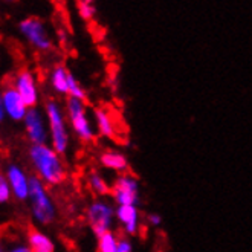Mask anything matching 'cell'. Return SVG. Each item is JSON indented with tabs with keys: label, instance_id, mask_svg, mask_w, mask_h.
Returning <instances> with one entry per match:
<instances>
[{
	"label": "cell",
	"instance_id": "obj_25",
	"mask_svg": "<svg viewBox=\"0 0 252 252\" xmlns=\"http://www.w3.org/2000/svg\"><path fill=\"white\" fill-rule=\"evenodd\" d=\"M6 120L5 116V110H3V101H2V89H0V124Z\"/></svg>",
	"mask_w": 252,
	"mask_h": 252
},
{
	"label": "cell",
	"instance_id": "obj_9",
	"mask_svg": "<svg viewBox=\"0 0 252 252\" xmlns=\"http://www.w3.org/2000/svg\"><path fill=\"white\" fill-rule=\"evenodd\" d=\"M23 128L28 141L31 145H43L49 141V127L44 110L40 107L29 109L25 120H23Z\"/></svg>",
	"mask_w": 252,
	"mask_h": 252
},
{
	"label": "cell",
	"instance_id": "obj_14",
	"mask_svg": "<svg viewBox=\"0 0 252 252\" xmlns=\"http://www.w3.org/2000/svg\"><path fill=\"white\" fill-rule=\"evenodd\" d=\"M69 77H70V72L67 70V67L64 64H55L49 70L48 81H49L51 89L57 95L67 96V94H69Z\"/></svg>",
	"mask_w": 252,
	"mask_h": 252
},
{
	"label": "cell",
	"instance_id": "obj_22",
	"mask_svg": "<svg viewBox=\"0 0 252 252\" xmlns=\"http://www.w3.org/2000/svg\"><path fill=\"white\" fill-rule=\"evenodd\" d=\"M116 252H133V243L130 240V237H120Z\"/></svg>",
	"mask_w": 252,
	"mask_h": 252
},
{
	"label": "cell",
	"instance_id": "obj_12",
	"mask_svg": "<svg viewBox=\"0 0 252 252\" xmlns=\"http://www.w3.org/2000/svg\"><path fill=\"white\" fill-rule=\"evenodd\" d=\"M115 219L118 223L121 225L123 232L126 237H133L136 235L141 229V213L139 206H116L115 210Z\"/></svg>",
	"mask_w": 252,
	"mask_h": 252
},
{
	"label": "cell",
	"instance_id": "obj_8",
	"mask_svg": "<svg viewBox=\"0 0 252 252\" xmlns=\"http://www.w3.org/2000/svg\"><path fill=\"white\" fill-rule=\"evenodd\" d=\"M16 92L20 95L28 109L38 107L40 104V89L35 73L29 69H20L12 78V84Z\"/></svg>",
	"mask_w": 252,
	"mask_h": 252
},
{
	"label": "cell",
	"instance_id": "obj_3",
	"mask_svg": "<svg viewBox=\"0 0 252 252\" xmlns=\"http://www.w3.org/2000/svg\"><path fill=\"white\" fill-rule=\"evenodd\" d=\"M29 210L37 225L48 226L57 219V205L51 196L48 187L37 176H31L29 182Z\"/></svg>",
	"mask_w": 252,
	"mask_h": 252
},
{
	"label": "cell",
	"instance_id": "obj_20",
	"mask_svg": "<svg viewBox=\"0 0 252 252\" xmlns=\"http://www.w3.org/2000/svg\"><path fill=\"white\" fill-rule=\"evenodd\" d=\"M67 98H75V99H81L86 101V91L83 89V86L80 84V81L77 80V77L73 75L70 72V77H69V94Z\"/></svg>",
	"mask_w": 252,
	"mask_h": 252
},
{
	"label": "cell",
	"instance_id": "obj_23",
	"mask_svg": "<svg viewBox=\"0 0 252 252\" xmlns=\"http://www.w3.org/2000/svg\"><path fill=\"white\" fill-rule=\"evenodd\" d=\"M147 223L150 225V226H153V228H159L162 225V217H160V214H158V213L148 214L147 216Z\"/></svg>",
	"mask_w": 252,
	"mask_h": 252
},
{
	"label": "cell",
	"instance_id": "obj_4",
	"mask_svg": "<svg viewBox=\"0 0 252 252\" xmlns=\"http://www.w3.org/2000/svg\"><path fill=\"white\" fill-rule=\"evenodd\" d=\"M64 113H66L70 130L81 142L89 144L96 138L98 133H96L95 124L91 120V115L87 112L86 101L67 98L64 104Z\"/></svg>",
	"mask_w": 252,
	"mask_h": 252
},
{
	"label": "cell",
	"instance_id": "obj_6",
	"mask_svg": "<svg viewBox=\"0 0 252 252\" xmlns=\"http://www.w3.org/2000/svg\"><path fill=\"white\" fill-rule=\"evenodd\" d=\"M115 210H116V206H113L106 199H94L87 205L86 221L96 237L113 231V225L116 220Z\"/></svg>",
	"mask_w": 252,
	"mask_h": 252
},
{
	"label": "cell",
	"instance_id": "obj_16",
	"mask_svg": "<svg viewBox=\"0 0 252 252\" xmlns=\"http://www.w3.org/2000/svg\"><path fill=\"white\" fill-rule=\"evenodd\" d=\"M99 164L115 173L124 174L128 170V160L124 153L118 150H106L99 155Z\"/></svg>",
	"mask_w": 252,
	"mask_h": 252
},
{
	"label": "cell",
	"instance_id": "obj_27",
	"mask_svg": "<svg viewBox=\"0 0 252 252\" xmlns=\"http://www.w3.org/2000/svg\"><path fill=\"white\" fill-rule=\"evenodd\" d=\"M158 252H165V251H158Z\"/></svg>",
	"mask_w": 252,
	"mask_h": 252
},
{
	"label": "cell",
	"instance_id": "obj_1",
	"mask_svg": "<svg viewBox=\"0 0 252 252\" xmlns=\"http://www.w3.org/2000/svg\"><path fill=\"white\" fill-rule=\"evenodd\" d=\"M28 158L35 176L46 187H58L66 181L67 170L64 160L49 144L31 145L28 150Z\"/></svg>",
	"mask_w": 252,
	"mask_h": 252
},
{
	"label": "cell",
	"instance_id": "obj_7",
	"mask_svg": "<svg viewBox=\"0 0 252 252\" xmlns=\"http://www.w3.org/2000/svg\"><path fill=\"white\" fill-rule=\"evenodd\" d=\"M110 194L116 206H138L141 202V184L138 177L130 173L118 174L112 185Z\"/></svg>",
	"mask_w": 252,
	"mask_h": 252
},
{
	"label": "cell",
	"instance_id": "obj_26",
	"mask_svg": "<svg viewBox=\"0 0 252 252\" xmlns=\"http://www.w3.org/2000/svg\"><path fill=\"white\" fill-rule=\"evenodd\" d=\"M0 252H6V251L3 249V246H2V242H0Z\"/></svg>",
	"mask_w": 252,
	"mask_h": 252
},
{
	"label": "cell",
	"instance_id": "obj_21",
	"mask_svg": "<svg viewBox=\"0 0 252 252\" xmlns=\"http://www.w3.org/2000/svg\"><path fill=\"white\" fill-rule=\"evenodd\" d=\"M12 197V191L8 184V179L5 174H0V205H5L11 200Z\"/></svg>",
	"mask_w": 252,
	"mask_h": 252
},
{
	"label": "cell",
	"instance_id": "obj_10",
	"mask_svg": "<svg viewBox=\"0 0 252 252\" xmlns=\"http://www.w3.org/2000/svg\"><path fill=\"white\" fill-rule=\"evenodd\" d=\"M5 177L8 179V184L11 187L12 197L20 202L28 200L31 176L26 173V170L19 164H9L5 170Z\"/></svg>",
	"mask_w": 252,
	"mask_h": 252
},
{
	"label": "cell",
	"instance_id": "obj_24",
	"mask_svg": "<svg viewBox=\"0 0 252 252\" xmlns=\"http://www.w3.org/2000/svg\"><path fill=\"white\" fill-rule=\"evenodd\" d=\"M6 252H31V249L28 248L26 243H16V245L9 246Z\"/></svg>",
	"mask_w": 252,
	"mask_h": 252
},
{
	"label": "cell",
	"instance_id": "obj_18",
	"mask_svg": "<svg viewBox=\"0 0 252 252\" xmlns=\"http://www.w3.org/2000/svg\"><path fill=\"white\" fill-rule=\"evenodd\" d=\"M118 237L113 231L106 232L98 237V245H96V251L98 252H116L118 251Z\"/></svg>",
	"mask_w": 252,
	"mask_h": 252
},
{
	"label": "cell",
	"instance_id": "obj_15",
	"mask_svg": "<svg viewBox=\"0 0 252 252\" xmlns=\"http://www.w3.org/2000/svg\"><path fill=\"white\" fill-rule=\"evenodd\" d=\"M26 245L31 249V252H55V242L52 237L43 232L41 229H31L26 235Z\"/></svg>",
	"mask_w": 252,
	"mask_h": 252
},
{
	"label": "cell",
	"instance_id": "obj_19",
	"mask_svg": "<svg viewBox=\"0 0 252 252\" xmlns=\"http://www.w3.org/2000/svg\"><path fill=\"white\" fill-rule=\"evenodd\" d=\"M77 12L84 22H94L98 14V8L91 0H80L77 3Z\"/></svg>",
	"mask_w": 252,
	"mask_h": 252
},
{
	"label": "cell",
	"instance_id": "obj_13",
	"mask_svg": "<svg viewBox=\"0 0 252 252\" xmlns=\"http://www.w3.org/2000/svg\"><path fill=\"white\" fill-rule=\"evenodd\" d=\"M94 118H95V128L96 133L102 138L113 139L116 138V124L113 120V115L107 107H96L94 110Z\"/></svg>",
	"mask_w": 252,
	"mask_h": 252
},
{
	"label": "cell",
	"instance_id": "obj_2",
	"mask_svg": "<svg viewBox=\"0 0 252 252\" xmlns=\"http://www.w3.org/2000/svg\"><path fill=\"white\" fill-rule=\"evenodd\" d=\"M44 115L49 127V145L58 155H66L70 147V127L62 104L55 99L44 102Z\"/></svg>",
	"mask_w": 252,
	"mask_h": 252
},
{
	"label": "cell",
	"instance_id": "obj_11",
	"mask_svg": "<svg viewBox=\"0 0 252 252\" xmlns=\"http://www.w3.org/2000/svg\"><path fill=\"white\" fill-rule=\"evenodd\" d=\"M2 101H3V110L6 120L14 121V123H23L25 116L28 113V107L20 98V95L16 92L11 84L5 86L2 89Z\"/></svg>",
	"mask_w": 252,
	"mask_h": 252
},
{
	"label": "cell",
	"instance_id": "obj_5",
	"mask_svg": "<svg viewBox=\"0 0 252 252\" xmlns=\"http://www.w3.org/2000/svg\"><path fill=\"white\" fill-rule=\"evenodd\" d=\"M19 32L23 40L37 52H49L54 48V38L48 25L40 17H26L19 23Z\"/></svg>",
	"mask_w": 252,
	"mask_h": 252
},
{
	"label": "cell",
	"instance_id": "obj_17",
	"mask_svg": "<svg viewBox=\"0 0 252 252\" xmlns=\"http://www.w3.org/2000/svg\"><path fill=\"white\" fill-rule=\"evenodd\" d=\"M86 185L89 191H91L94 196H96V199H104L107 194H110V189H112V187L106 181V177L98 170H91L86 174Z\"/></svg>",
	"mask_w": 252,
	"mask_h": 252
}]
</instances>
